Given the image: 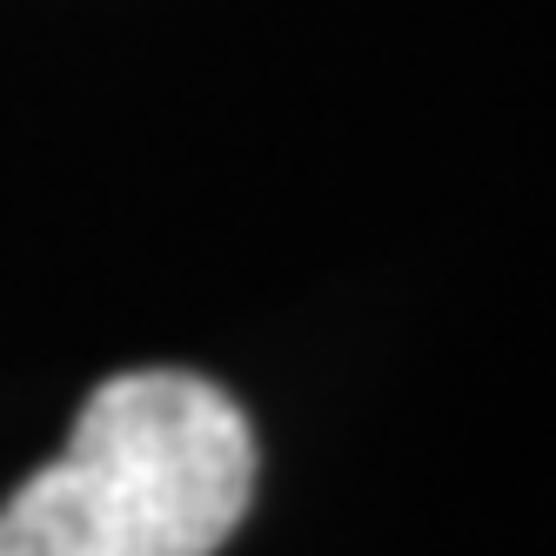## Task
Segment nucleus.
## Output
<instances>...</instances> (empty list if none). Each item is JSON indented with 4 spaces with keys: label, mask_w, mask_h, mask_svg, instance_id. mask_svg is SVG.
Returning <instances> with one entry per match:
<instances>
[{
    "label": "nucleus",
    "mask_w": 556,
    "mask_h": 556,
    "mask_svg": "<svg viewBox=\"0 0 556 556\" xmlns=\"http://www.w3.org/2000/svg\"><path fill=\"white\" fill-rule=\"evenodd\" d=\"M255 496V435L188 369L88 395L67 450L0 509V556H215Z\"/></svg>",
    "instance_id": "nucleus-1"
}]
</instances>
